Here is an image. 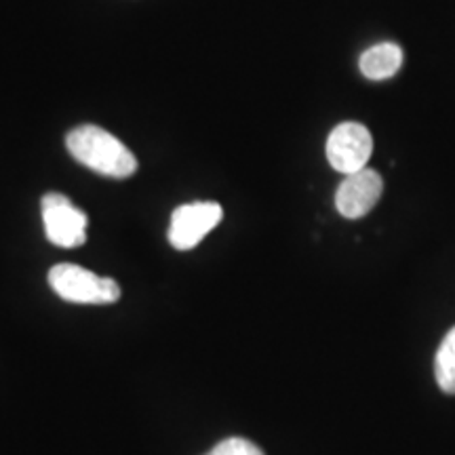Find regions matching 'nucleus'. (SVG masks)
Segmentation results:
<instances>
[{
    "instance_id": "obj_1",
    "label": "nucleus",
    "mask_w": 455,
    "mask_h": 455,
    "mask_svg": "<svg viewBox=\"0 0 455 455\" xmlns=\"http://www.w3.org/2000/svg\"><path fill=\"white\" fill-rule=\"evenodd\" d=\"M66 146L78 163L106 178L124 180L138 171V158L133 152L121 140L95 124H81L72 129L66 138Z\"/></svg>"
},
{
    "instance_id": "obj_2",
    "label": "nucleus",
    "mask_w": 455,
    "mask_h": 455,
    "mask_svg": "<svg viewBox=\"0 0 455 455\" xmlns=\"http://www.w3.org/2000/svg\"><path fill=\"white\" fill-rule=\"evenodd\" d=\"M51 289L72 304H114L121 298V287L114 278L98 276L83 266L57 264L49 270Z\"/></svg>"
},
{
    "instance_id": "obj_3",
    "label": "nucleus",
    "mask_w": 455,
    "mask_h": 455,
    "mask_svg": "<svg viewBox=\"0 0 455 455\" xmlns=\"http://www.w3.org/2000/svg\"><path fill=\"white\" fill-rule=\"evenodd\" d=\"M43 224L47 238L57 247L74 249L87 241V213L74 207L70 198L60 192H49L41 201Z\"/></svg>"
},
{
    "instance_id": "obj_4",
    "label": "nucleus",
    "mask_w": 455,
    "mask_h": 455,
    "mask_svg": "<svg viewBox=\"0 0 455 455\" xmlns=\"http://www.w3.org/2000/svg\"><path fill=\"white\" fill-rule=\"evenodd\" d=\"M371 152V133L361 123H341L329 133L327 161L339 173L352 175L365 169Z\"/></svg>"
},
{
    "instance_id": "obj_5",
    "label": "nucleus",
    "mask_w": 455,
    "mask_h": 455,
    "mask_svg": "<svg viewBox=\"0 0 455 455\" xmlns=\"http://www.w3.org/2000/svg\"><path fill=\"white\" fill-rule=\"evenodd\" d=\"M224 218L218 203H188L171 215L169 243L178 251H190Z\"/></svg>"
},
{
    "instance_id": "obj_6",
    "label": "nucleus",
    "mask_w": 455,
    "mask_h": 455,
    "mask_svg": "<svg viewBox=\"0 0 455 455\" xmlns=\"http://www.w3.org/2000/svg\"><path fill=\"white\" fill-rule=\"evenodd\" d=\"M384 192V180L378 171L361 169L356 173L346 175L338 192H335V207L346 220L365 218L378 204Z\"/></svg>"
},
{
    "instance_id": "obj_7",
    "label": "nucleus",
    "mask_w": 455,
    "mask_h": 455,
    "mask_svg": "<svg viewBox=\"0 0 455 455\" xmlns=\"http://www.w3.org/2000/svg\"><path fill=\"white\" fill-rule=\"evenodd\" d=\"M358 66H361L363 76L369 78V81H386V78H392L401 70L403 49L395 43L375 44V47L367 49L361 55Z\"/></svg>"
},
{
    "instance_id": "obj_8",
    "label": "nucleus",
    "mask_w": 455,
    "mask_h": 455,
    "mask_svg": "<svg viewBox=\"0 0 455 455\" xmlns=\"http://www.w3.org/2000/svg\"><path fill=\"white\" fill-rule=\"evenodd\" d=\"M435 379L445 395H455V327L449 329L435 355Z\"/></svg>"
},
{
    "instance_id": "obj_9",
    "label": "nucleus",
    "mask_w": 455,
    "mask_h": 455,
    "mask_svg": "<svg viewBox=\"0 0 455 455\" xmlns=\"http://www.w3.org/2000/svg\"><path fill=\"white\" fill-rule=\"evenodd\" d=\"M204 455H266V453L251 441L241 439V436H230V439H224L221 443H218L212 451Z\"/></svg>"
}]
</instances>
